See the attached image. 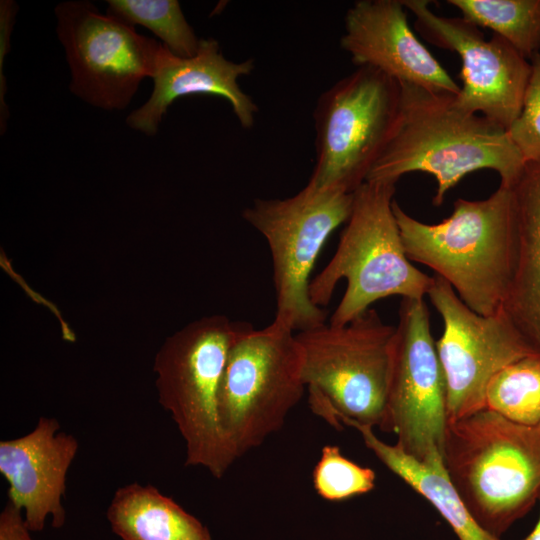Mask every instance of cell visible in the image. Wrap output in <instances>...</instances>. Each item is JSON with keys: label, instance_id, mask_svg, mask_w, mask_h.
<instances>
[{"label": "cell", "instance_id": "cell-1", "mask_svg": "<svg viewBox=\"0 0 540 540\" xmlns=\"http://www.w3.org/2000/svg\"><path fill=\"white\" fill-rule=\"evenodd\" d=\"M400 85L396 127L366 181L396 183L408 173L431 174L437 182L435 206L462 178L480 169L497 172L500 185L516 184L526 162L505 128L460 109L456 95Z\"/></svg>", "mask_w": 540, "mask_h": 540}, {"label": "cell", "instance_id": "cell-2", "mask_svg": "<svg viewBox=\"0 0 540 540\" xmlns=\"http://www.w3.org/2000/svg\"><path fill=\"white\" fill-rule=\"evenodd\" d=\"M393 211L410 261L433 269L474 312L489 316L501 309L515 258L512 187L500 185L484 200L459 198L437 224L413 218L395 200Z\"/></svg>", "mask_w": 540, "mask_h": 540}, {"label": "cell", "instance_id": "cell-3", "mask_svg": "<svg viewBox=\"0 0 540 540\" xmlns=\"http://www.w3.org/2000/svg\"><path fill=\"white\" fill-rule=\"evenodd\" d=\"M442 457L474 519L498 539L540 499V424L479 410L448 422Z\"/></svg>", "mask_w": 540, "mask_h": 540}, {"label": "cell", "instance_id": "cell-4", "mask_svg": "<svg viewBox=\"0 0 540 540\" xmlns=\"http://www.w3.org/2000/svg\"><path fill=\"white\" fill-rule=\"evenodd\" d=\"M396 183L366 181L353 192V206L337 250L309 284V296L326 306L341 279L345 293L329 324L351 322L379 299L398 295L424 299L433 276L416 269L408 259L396 217Z\"/></svg>", "mask_w": 540, "mask_h": 540}, {"label": "cell", "instance_id": "cell-5", "mask_svg": "<svg viewBox=\"0 0 540 540\" xmlns=\"http://www.w3.org/2000/svg\"><path fill=\"white\" fill-rule=\"evenodd\" d=\"M395 331L368 309L346 325L295 334L311 411L338 430L359 424L382 431Z\"/></svg>", "mask_w": 540, "mask_h": 540}, {"label": "cell", "instance_id": "cell-6", "mask_svg": "<svg viewBox=\"0 0 540 540\" xmlns=\"http://www.w3.org/2000/svg\"><path fill=\"white\" fill-rule=\"evenodd\" d=\"M245 324L202 317L169 336L154 359L158 401L185 443V465L220 479L236 461L218 415V391L229 350Z\"/></svg>", "mask_w": 540, "mask_h": 540}, {"label": "cell", "instance_id": "cell-7", "mask_svg": "<svg viewBox=\"0 0 540 540\" xmlns=\"http://www.w3.org/2000/svg\"><path fill=\"white\" fill-rule=\"evenodd\" d=\"M306 390L294 331L276 322L245 325L233 342L218 391V415L236 460L284 425Z\"/></svg>", "mask_w": 540, "mask_h": 540}, {"label": "cell", "instance_id": "cell-8", "mask_svg": "<svg viewBox=\"0 0 540 540\" xmlns=\"http://www.w3.org/2000/svg\"><path fill=\"white\" fill-rule=\"evenodd\" d=\"M400 105V83L368 66L323 92L313 114L316 161L308 182L353 193L389 143Z\"/></svg>", "mask_w": 540, "mask_h": 540}, {"label": "cell", "instance_id": "cell-9", "mask_svg": "<svg viewBox=\"0 0 540 540\" xmlns=\"http://www.w3.org/2000/svg\"><path fill=\"white\" fill-rule=\"evenodd\" d=\"M353 193L311 183L285 199H255L244 220L266 239L273 263L274 322L293 331L325 323L326 313L309 296L310 274L333 231L346 222Z\"/></svg>", "mask_w": 540, "mask_h": 540}, {"label": "cell", "instance_id": "cell-10", "mask_svg": "<svg viewBox=\"0 0 540 540\" xmlns=\"http://www.w3.org/2000/svg\"><path fill=\"white\" fill-rule=\"evenodd\" d=\"M55 15L71 91L105 110L126 108L140 82L153 77L163 44L102 14L89 1L59 3Z\"/></svg>", "mask_w": 540, "mask_h": 540}, {"label": "cell", "instance_id": "cell-11", "mask_svg": "<svg viewBox=\"0 0 540 540\" xmlns=\"http://www.w3.org/2000/svg\"><path fill=\"white\" fill-rule=\"evenodd\" d=\"M448 425L446 387L424 299L402 298L383 432L421 462L442 458Z\"/></svg>", "mask_w": 540, "mask_h": 540}, {"label": "cell", "instance_id": "cell-12", "mask_svg": "<svg viewBox=\"0 0 540 540\" xmlns=\"http://www.w3.org/2000/svg\"><path fill=\"white\" fill-rule=\"evenodd\" d=\"M427 295L444 323L436 349L451 422L485 409V392L493 376L507 365L537 353L502 308L489 316L474 312L437 275Z\"/></svg>", "mask_w": 540, "mask_h": 540}, {"label": "cell", "instance_id": "cell-13", "mask_svg": "<svg viewBox=\"0 0 540 540\" xmlns=\"http://www.w3.org/2000/svg\"><path fill=\"white\" fill-rule=\"evenodd\" d=\"M401 2L414 15V28L426 41L460 57L457 106L508 130L522 109L530 61L496 34L486 40L480 28L463 17L435 14L428 0Z\"/></svg>", "mask_w": 540, "mask_h": 540}, {"label": "cell", "instance_id": "cell-14", "mask_svg": "<svg viewBox=\"0 0 540 540\" xmlns=\"http://www.w3.org/2000/svg\"><path fill=\"white\" fill-rule=\"evenodd\" d=\"M358 67L375 68L400 84L458 95L460 86L409 26L401 0H359L345 15L340 39Z\"/></svg>", "mask_w": 540, "mask_h": 540}, {"label": "cell", "instance_id": "cell-15", "mask_svg": "<svg viewBox=\"0 0 540 540\" xmlns=\"http://www.w3.org/2000/svg\"><path fill=\"white\" fill-rule=\"evenodd\" d=\"M51 417H40L26 435L0 441V473L9 484L8 501L24 512L30 531H42L48 518L54 528L66 521L62 498L66 476L79 443Z\"/></svg>", "mask_w": 540, "mask_h": 540}, {"label": "cell", "instance_id": "cell-16", "mask_svg": "<svg viewBox=\"0 0 540 540\" xmlns=\"http://www.w3.org/2000/svg\"><path fill=\"white\" fill-rule=\"evenodd\" d=\"M255 68L253 59L236 63L228 60L213 38L201 39L197 53L189 58L174 55L162 46L149 99L132 111L126 123L129 127L155 135L168 107L178 98L193 94L217 95L226 99L244 128L255 122L258 106L239 86L238 79Z\"/></svg>", "mask_w": 540, "mask_h": 540}, {"label": "cell", "instance_id": "cell-17", "mask_svg": "<svg viewBox=\"0 0 540 540\" xmlns=\"http://www.w3.org/2000/svg\"><path fill=\"white\" fill-rule=\"evenodd\" d=\"M512 190L515 258L501 308L527 344L540 354V162L526 163Z\"/></svg>", "mask_w": 540, "mask_h": 540}, {"label": "cell", "instance_id": "cell-18", "mask_svg": "<svg viewBox=\"0 0 540 540\" xmlns=\"http://www.w3.org/2000/svg\"><path fill=\"white\" fill-rule=\"evenodd\" d=\"M349 427L359 432L366 447L382 464L437 510L458 540H501L485 531L474 519L451 483L442 458L421 462L396 443L381 440L370 426L352 424Z\"/></svg>", "mask_w": 540, "mask_h": 540}, {"label": "cell", "instance_id": "cell-19", "mask_svg": "<svg viewBox=\"0 0 540 540\" xmlns=\"http://www.w3.org/2000/svg\"><path fill=\"white\" fill-rule=\"evenodd\" d=\"M106 516L122 540H213L198 518L149 484L119 487Z\"/></svg>", "mask_w": 540, "mask_h": 540}, {"label": "cell", "instance_id": "cell-20", "mask_svg": "<svg viewBox=\"0 0 540 540\" xmlns=\"http://www.w3.org/2000/svg\"><path fill=\"white\" fill-rule=\"evenodd\" d=\"M462 17L488 28L527 60L540 52V0H448Z\"/></svg>", "mask_w": 540, "mask_h": 540}, {"label": "cell", "instance_id": "cell-21", "mask_svg": "<svg viewBox=\"0 0 540 540\" xmlns=\"http://www.w3.org/2000/svg\"><path fill=\"white\" fill-rule=\"evenodd\" d=\"M485 409L520 424H540V354L523 357L496 373L486 388Z\"/></svg>", "mask_w": 540, "mask_h": 540}, {"label": "cell", "instance_id": "cell-22", "mask_svg": "<svg viewBox=\"0 0 540 540\" xmlns=\"http://www.w3.org/2000/svg\"><path fill=\"white\" fill-rule=\"evenodd\" d=\"M106 14L131 26L149 29L174 55L189 58L200 40L176 0H108Z\"/></svg>", "mask_w": 540, "mask_h": 540}, {"label": "cell", "instance_id": "cell-23", "mask_svg": "<svg viewBox=\"0 0 540 540\" xmlns=\"http://www.w3.org/2000/svg\"><path fill=\"white\" fill-rule=\"evenodd\" d=\"M312 481L321 498L337 502L372 491L376 473L345 457L337 445H325L313 469Z\"/></svg>", "mask_w": 540, "mask_h": 540}, {"label": "cell", "instance_id": "cell-24", "mask_svg": "<svg viewBox=\"0 0 540 540\" xmlns=\"http://www.w3.org/2000/svg\"><path fill=\"white\" fill-rule=\"evenodd\" d=\"M530 63L522 109L507 132L525 162L537 163L540 162V52Z\"/></svg>", "mask_w": 540, "mask_h": 540}, {"label": "cell", "instance_id": "cell-25", "mask_svg": "<svg viewBox=\"0 0 540 540\" xmlns=\"http://www.w3.org/2000/svg\"><path fill=\"white\" fill-rule=\"evenodd\" d=\"M17 5L11 0L0 2V126L1 133L5 132L8 107L5 102L6 80L3 74V62L6 54L10 51V36L12 34Z\"/></svg>", "mask_w": 540, "mask_h": 540}, {"label": "cell", "instance_id": "cell-26", "mask_svg": "<svg viewBox=\"0 0 540 540\" xmlns=\"http://www.w3.org/2000/svg\"><path fill=\"white\" fill-rule=\"evenodd\" d=\"M22 511L7 502L0 513V540H33Z\"/></svg>", "mask_w": 540, "mask_h": 540}, {"label": "cell", "instance_id": "cell-27", "mask_svg": "<svg viewBox=\"0 0 540 540\" xmlns=\"http://www.w3.org/2000/svg\"><path fill=\"white\" fill-rule=\"evenodd\" d=\"M522 540H540V512H539L538 520L536 524L534 525L533 529Z\"/></svg>", "mask_w": 540, "mask_h": 540}]
</instances>
